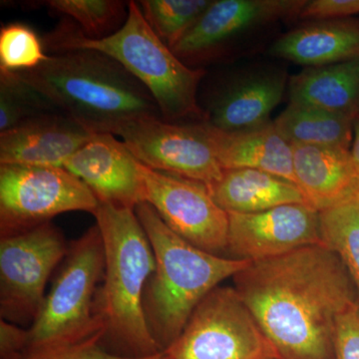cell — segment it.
I'll use <instances>...</instances> for the list:
<instances>
[{"instance_id": "obj_1", "label": "cell", "mask_w": 359, "mask_h": 359, "mask_svg": "<svg viewBox=\"0 0 359 359\" xmlns=\"http://www.w3.org/2000/svg\"><path fill=\"white\" fill-rule=\"evenodd\" d=\"M233 278L278 359H334L337 318L358 299L334 250L309 245L252 262Z\"/></svg>"}, {"instance_id": "obj_2", "label": "cell", "mask_w": 359, "mask_h": 359, "mask_svg": "<svg viewBox=\"0 0 359 359\" xmlns=\"http://www.w3.org/2000/svg\"><path fill=\"white\" fill-rule=\"evenodd\" d=\"M103 238L105 268L94 302V314L108 351L145 358L163 351L144 311V290L155 271L150 241L135 210L99 203L94 212Z\"/></svg>"}, {"instance_id": "obj_3", "label": "cell", "mask_w": 359, "mask_h": 359, "mask_svg": "<svg viewBox=\"0 0 359 359\" xmlns=\"http://www.w3.org/2000/svg\"><path fill=\"white\" fill-rule=\"evenodd\" d=\"M14 74L92 133H108L137 118H163L150 92L117 61L97 51H55L36 69Z\"/></svg>"}, {"instance_id": "obj_4", "label": "cell", "mask_w": 359, "mask_h": 359, "mask_svg": "<svg viewBox=\"0 0 359 359\" xmlns=\"http://www.w3.org/2000/svg\"><path fill=\"white\" fill-rule=\"evenodd\" d=\"M135 212L155 257V271L144 290V311L153 337L165 351L178 339L198 304L252 262L195 247L172 231L148 203L137 205Z\"/></svg>"}, {"instance_id": "obj_5", "label": "cell", "mask_w": 359, "mask_h": 359, "mask_svg": "<svg viewBox=\"0 0 359 359\" xmlns=\"http://www.w3.org/2000/svg\"><path fill=\"white\" fill-rule=\"evenodd\" d=\"M47 45L54 52L87 49L114 59L150 92L165 121H205L197 94L205 71L175 55L148 25L138 2L128 1L124 25L110 36L89 39L66 21L47 37Z\"/></svg>"}, {"instance_id": "obj_6", "label": "cell", "mask_w": 359, "mask_h": 359, "mask_svg": "<svg viewBox=\"0 0 359 359\" xmlns=\"http://www.w3.org/2000/svg\"><path fill=\"white\" fill-rule=\"evenodd\" d=\"M105 268L102 236L97 224L70 243L50 292L28 328L27 353L75 344L103 334L94 302Z\"/></svg>"}, {"instance_id": "obj_7", "label": "cell", "mask_w": 359, "mask_h": 359, "mask_svg": "<svg viewBox=\"0 0 359 359\" xmlns=\"http://www.w3.org/2000/svg\"><path fill=\"white\" fill-rule=\"evenodd\" d=\"M167 359H278L233 287H217L198 304Z\"/></svg>"}, {"instance_id": "obj_8", "label": "cell", "mask_w": 359, "mask_h": 359, "mask_svg": "<svg viewBox=\"0 0 359 359\" xmlns=\"http://www.w3.org/2000/svg\"><path fill=\"white\" fill-rule=\"evenodd\" d=\"M99 201L65 168L0 165V237L69 212L96 211Z\"/></svg>"}, {"instance_id": "obj_9", "label": "cell", "mask_w": 359, "mask_h": 359, "mask_svg": "<svg viewBox=\"0 0 359 359\" xmlns=\"http://www.w3.org/2000/svg\"><path fill=\"white\" fill-rule=\"evenodd\" d=\"M69 245L52 222L0 238V316L32 325L43 304L47 282Z\"/></svg>"}, {"instance_id": "obj_10", "label": "cell", "mask_w": 359, "mask_h": 359, "mask_svg": "<svg viewBox=\"0 0 359 359\" xmlns=\"http://www.w3.org/2000/svg\"><path fill=\"white\" fill-rule=\"evenodd\" d=\"M119 137L141 164L156 171L199 182L207 187L224 174L202 123H173L144 117L116 125Z\"/></svg>"}, {"instance_id": "obj_11", "label": "cell", "mask_w": 359, "mask_h": 359, "mask_svg": "<svg viewBox=\"0 0 359 359\" xmlns=\"http://www.w3.org/2000/svg\"><path fill=\"white\" fill-rule=\"evenodd\" d=\"M144 202L154 208L180 237L212 254L223 256L228 245L229 214L208 187L175 175L156 171L138 161Z\"/></svg>"}, {"instance_id": "obj_12", "label": "cell", "mask_w": 359, "mask_h": 359, "mask_svg": "<svg viewBox=\"0 0 359 359\" xmlns=\"http://www.w3.org/2000/svg\"><path fill=\"white\" fill-rule=\"evenodd\" d=\"M308 0H212L172 51L189 67L221 57L231 44L278 21L299 20Z\"/></svg>"}, {"instance_id": "obj_13", "label": "cell", "mask_w": 359, "mask_h": 359, "mask_svg": "<svg viewBox=\"0 0 359 359\" xmlns=\"http://www.w3.org/2000/svg\"><path fill=\"white\" fill-rule=\"evenodd\" d=\"M228 214L226 252L231 259L264 261L323 244L320 212L308 204L282 205L250 214Z\"/></svg>"}, {"instance_id": "obj_14", "label": "cell", "mask_w": 359, "mask_h": 359, "mask_svg": "<svg viewBox=\"0 0 359 359\" xmlns=\"http://www.w3.org/2000/svg\"><path fill=\"white\" fill-rule=\"evenodd\" d=\"M99 203L133 209L144 202L138 160L110 133H93L65 165Z\"/></svg>"}, {"instance_id": "obj_15", "label": "cell", "mask_w": 359, "mask_h": 359, "mask_svg": "<svg viewBox=\"0 0 359 359\" xmlns=\"http://www.w3.org/2000/svg\"><path fill=\"white\" fill-rule=\"evenodd\" d=\"M92 135L68 116L36 115L0 133V165L63 168Z\"/></svg>"}, {"instance_id": "obj_16", "label": "cell", "mask_w": 359, "mask_h": 359, "mask_svg": "<svg viewBox=\"0 0 359 359\" xmlns=\"http://www.w3.org/2000/svg\"><path fill=\"white\" fill-rule=\"evenodd\" d=\"M287 74L280 70H259L233 80L212 97L205 121L223 131L262 126L282 101Z\"/></svg>"}, {"instance_id": "obj_17", "label": "cell", "mask_w": 359, "mask_h": 359, "mask_svg": "<svg viewBox=\"0 0 359 359\" xmlns=\"http://www.w3.org/2000/svg\"><path fill=\"white\" fill-rule=\"evenodd\" d=\"M295 183L318 212L359 202V175L349 150L292 145Z\"/></svg>"}, {"instance_id": "obj_18", "label": "cell", "mask_w": 359, "mask_h": 359, "mask_svg": "<svg viewBox=\"0 0 359 359\" xmlns=\"http://www.w3.org/2000/svg\"><path fill=\"white\" fill-rule=\"evenodd\" d=\"M203 129L223 170L254 169L294 185V148L273 122L240 131H223L205 121Z\"/></svg>"}, {"instance_id": "obj_19", "label": "cell", "mask_w": 359, "mask_h": 359, "mask_svg": "<svg viewBox=\"0 0 359 359\" xmlns=\"http://www.w3.org/2000/svg\"><path fill=\"white\" fill-rule=\"evenodd\" d=\"M269 53L306 67L359 59V18L306 20L276 40Z\"/></svg>"}, {"instance_id": "obj_20", "label": "cell", "mask_w": 359, "mask_h": 359, "mask_svg": "<svg viewBox=\"0 0 359 359\" xmlns=\"http://www.w3.org/2000/svg\"><path fill=\"white\" fill-rule=\"evenodd\" d=\"M208 189L226 212L250 214L282 205L308 204L294 183L259 170H224L222 178Z\"/></svg>"}, {"instance_id": "obj_21", "label": "cell", "mask_w": 359, "mask_h": 359, "mask_svg": "<svg viewBox=\"0 0 359 359\" xmlns=\"http://www.w3.org/2000/svg\"><path fill=\"white\" fill-rule=\"evenodd\" d=\"M290 103L359 114V59L337 65L306 67L290 77Z\"/></svg>"}, {"instance_id": "obj_22", "label": "cell", "mask_w": 359, "mask_h": 359, "mask_svg": "<svg viewBox=\"0 0 359 359\" xmlns=\"http://www.w3.org/2000/svg\"><path fill=\"white\" fill-rule=\"evenodd\" d=\"M353 120L351 116L341 113L290 103L273 124L292 145L320 146L351 151Z\"/></svg>"}, {"instance_id": "obj_23", "label": "cell", "mask_w": 359, "mask_h": 359, "mask_svg": "<svg viewBox=\"0 0 359 359\" xmlns=\"http://www.w3.org/2000/svg\"><path fill=\"white\" fill-rule=\"evenodd\" d=\"M321 242L341 259L359 299V202L320 212Z\"/></svg>"}, {"instance_id": "obj_24", "label": "cell", "mask_w": 359, "mask_h": 359, "mask_svg": "<svg viewBox=\"0 0 359 359\" xmlns=\"http://www.w3.org/2000/svg\"><path fill=\"white\" fill-rule=\"evenodd\" d=\"M51 13L77 23L89 39H101L119 30L128 14V2L119 0H48L42 2Z\"/></svg>"}, {"instance_id": "obj_25", "label": "cell", "mask_w": 359, "mask_h": 359, "mask_svg": "<svg viewBox=\"0 0 359 359\" xmlns=\"http://www.w3.org/2000/svg\"><path fill=\"white\" fill-rule=\"evenodd\" d=\"M212 0H141L142 13L165 44L173 48Z\"/></svg>"}, {"instance_id": "obj_26", "label": "cell", "mask_w": 359, "mask_h": 359, "mask_svg": "<svg viewBox=\"0 0 359 359\" xmlns=\"http://www.w3.org/2000/svg\"><path fill=\"white\" fill-rule=\"evenodd\" d=\"M45 45L30 26L9 23L0 29V71L25 72L36 69L48 58Z\"/></svg>"}, {"instance_id": "obj_27", "label": "cell", "mask_w": 359, "mask_h": 359, "mask_svg": "<svg viewBox=\"0 0 359 359\" xmlns=\"http://www.w3.org/2000/svg\"><path fill=\"white\" fill-rule=\"evenodd\" d=\"M50 108L39 92L14 73L0 71V133Z\"/></svg>"}, {"instance_id": "obj_28", "label": "cell", "mask_w": 359, "mask_h": 359, "mask_svg": "<svg viewBox=\"0 0 359 359\" xmlns=\"http://www.w3.org/2000/svg\"><path fill=\"white\" fill-rule=\"evenodd\" d=\"M103 334L75 344L40 349L26 353L22 359H167L164 351L145 356L129 358L108 351L102 344Z\"/></svg>"}, {"instance_id": "obj_29", "label": "cell", "mask_w": 359, "mask_h": 359, "mask_svg": "<svg viewBox=\"0 0 359 359\" xmlns=\"http://www.w3.org/2000/svg\"><path fill=\"white\" fill-rule=\"evenodd\" d=\"M334 359H359V299L339 314L335 327Z\"/></svg>"}, {"instance_id": "obj_30", "label": "cell", "mask_w": 359, "mask_h": 359, "mask_svg": "<svg viewBox=\"0 0 359 359\" xmlns=\"http://www.w3.org/2000/svg\"><path fill=\"white\" fill-rule=\"evenodd\" d=\"M359 14V0H308L299 20L349 18Z\"/></svg>"}, {"instance_id": "obj_31", "label": "cell", "mask_w": 359, "mask_h": 359, "mask_svg": "<svg viewBox=\"0 0 359 359\" xmlns=\"http://www.w3.org/2000/svg\"><path fill=\"white\" fill-rule=\"evenodd\" d=\"M28 348V330L0 318V359H22Z\"/></svg>"}, {"instance_id": "obj_32", "label": "cell", "mask_w": 359, "mask_h": 359, "mask_svg": "<svg viewBox=\"0 0 359 359\" xmlns=\"http://www.w3.org/2000/svg\"><path fill=\"white\" fill-rule=\"evenodd\" d=\"M351 153L354 166H355L356 171L359 175V114L356 115L353 120V141Z\"/></svg>"}]
</instances>
